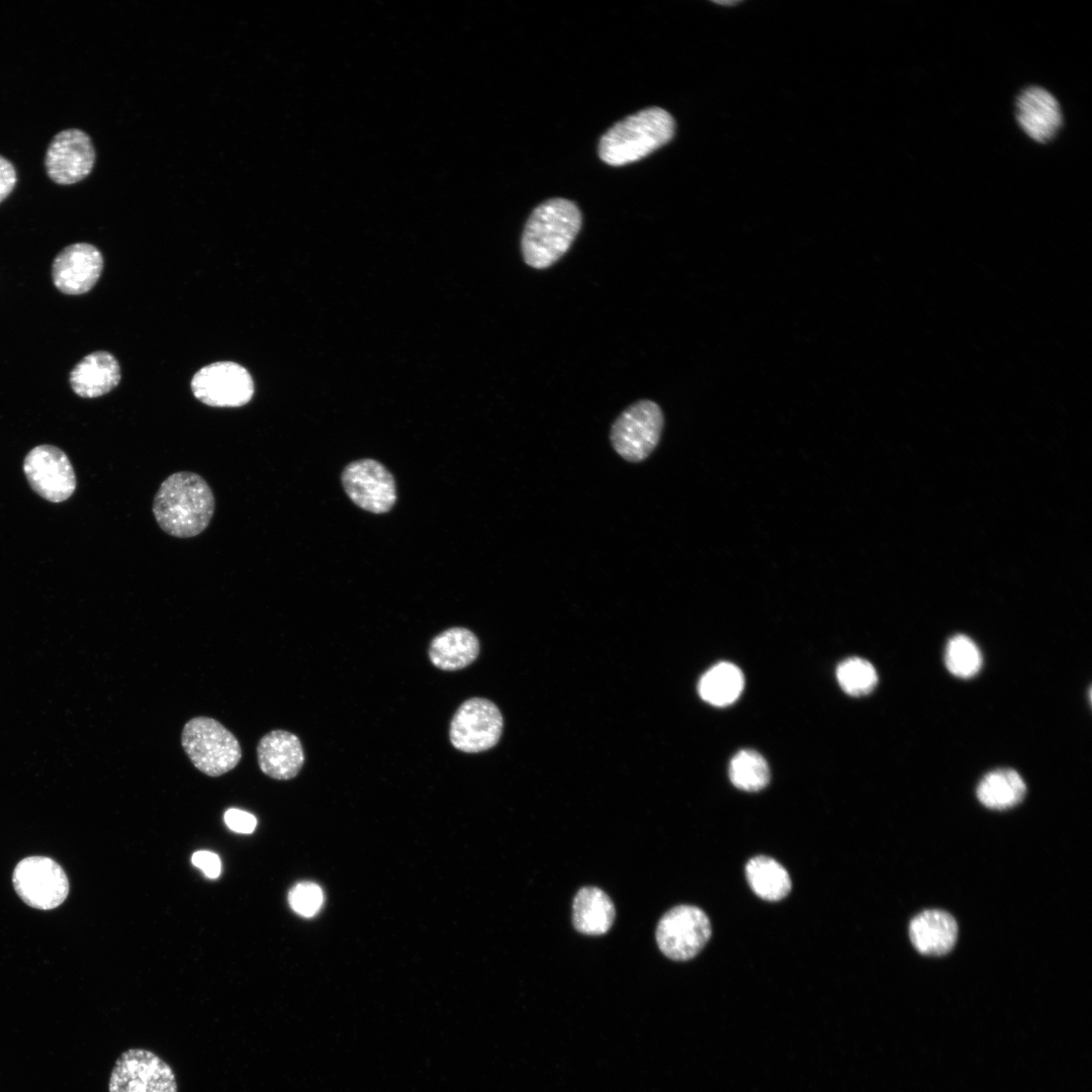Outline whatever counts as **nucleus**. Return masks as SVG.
<instances>
[{"mask_svg": "<svg viewBox=\"0 0 1092 1092\" xmlns=\"http://www.w3.org/2000/svg\"><path fill=\"white\" fill-rule=\"evenodd\" d=\"M215 498L207 481L192 471L169 475L158 488L153 514L159 527L177 538L199 535L209 525Z\"/></svg>", "mask_w": 1092, "mask_h": 1092, "instance_id": "obj_1", "label": "nucleus"}, {"mask_svg": "<svg viewBox=\"0 0 1092 1092\" xmlns=\"http://www.w3.org/2000/svg\"><path fill=\"white\" fill-rule=\"evenodd\" d=\"M581 226V214L575 203L552 198L539 204L530 214L522 235L524 261L543 269L558 261L569 249Z\"/></svg>", "mask_w": 1092, "mask_h": 1092, "instance_id": "obj_2", "label": "nucleus"}, {"mask_svg": "<svg viewBox=\"0 0 1092 1092\" xmlns=\"http://www.w3.org/2000/svg\"><path fill=\"white\" fill-rule=\"evenodd\" d=\"M674 133L672 116L649 107L615 123L601 138L600 158L611 166L638 161L668 143Z\"/></svg>", "mask_w": 1092, "mask_h": 1092, "instance_id": "obj_3", "label": "nucleus"}, {"mask_svg": "<svg viewBox=\"0 0 1092 1092\" xmlns=\"http://www.w3.org/2000/svg\"><path fill=\"white\" fill-rule=\"evenodd\" d=\"M181 744L192 764L209 777H219L237 766L242 748L237 737L217 720L199 716L183 727Z\"/></svg>", "mask_w": 1092, "mask_h": 1092, "instance_id": "obj_4", "label": "nucleus"}, {"mask_svg": "<svg viewBox=\"0 0 1092 1092\" xmlns=\"http://www.w3.org/2000/svg\"><path fill=\"white\" fill-rule=\"evenodd\" d=\"M663 415L657 403L643 399L627 407L614 422L611 442L616 452L631 462L650 455L659 442Z\"/></svg>", "mask_w": 1092, "mask_h": 1092, "instance_id": "obj_5", "label": "nucleus"}, {"mask_svg": "<svg viewBox=\"0 0 1092 1092\" xmlns=\"http://www.w3.org/2000/svg\"><path fill=\"white\" fill-rule=\"evenodd\" d=\"M12 884L26 905L39 910L57 908L69 894L65 871L48 856L34 855L21 859L13 870Z\"/></svg>", "mask_w": 1092, "mask_h": 1092, "instance_id": "obj_6", "label": "nucleus"}, {"mask_svg": "<svg viewBox=\"0 0 1092 1092\" xmlns=\"http://www.w3.org/2000/svg\"><path fill=\"white\" fill-rule=\"evenodd\" d=\"M109 1092H178L175 1073L162 1058L146 1049H129L116 1060Z\"/></svg>", "mask_w": 1092, "mask_h": 1092, "instance_id": "obj_7", "label": "nucleus"}, {"mask_svg": "<svg viewBox=\"0 0 1092 1092\" xmlns=\"http://www.w3.org/2000/svg\"><path fill=\"white\" fill-rule=\"evenodd\" d=\"M711 923L706 913L691 905L669 909L656 927V942L661 952L673 961L696 957L711 936Z\"/></svg>", "mask_w": 1092, "mask_h": 1092, "instance_id": "obj_8", "label": "nucleus"}, {"mask_svg": "<svg viewBox=\"0 0 1092 1092\" xmlns=\"http://www.w3.org/2000/svg\"><path fill=\"white\" fill-rule=\"evenodd\" d=\"M503 716L491 701L471 698L456 710L450 723L449 738L458 750L467 753L493 747L503 732Z\"/></svg>", "mask_w": 1092, "mask_h": 1092, "instance_id": "obj_9", "label": "nucleus"}, {"mask_svg": "<svg viewBox=\"0 0 1092 1092\" xmlns=\"http://www.w3.org/2000/svg\"><path fill=\"white\" fill-rule=\"evenodd\" d=\"M190 385L198 400L215 407L243 406L254 394V382L248 370L231 361L214 362L202 367L195 373Z\"/></svg>", "mask_w": 1092, "mask_h": 1092, "instance_id": "obj_10", "label": "nucleus"}, {"mask_svg": "<svg viewBox=\"0 0 1092 1092\" xmlns=\"http://www.w3.org/2000/svg\"><path fill=\"white\" fill-rule=\"evenodd\" d=\"M23 472L31 489L51 503H62L76 490L77 479L68 455L59 447L42 444L23 460Z\"/></svg>", "mask_w": 1092, "mask_h": 1092, "instance_id": "obj_11", "label": "nucleus"}, {"mask_svg": "<svg viewBox=\"0 0 1092 1092\" xmlns=\"http://www.w3.org/2000/svg\"><path fill=\"white\" fill-rule=\"evenodd\" d=\"M341 480L349 498L364 511L384 514L396 502L393 475L374 459L349 463L342 472Z\"/></svg>", "mask_w": 1092, "mask_h": 1092, "instance_id": "obj_12", "label": "nucleus"}, {"mask_svg": "<svg viewBox=\"0 0 1092 1092\" xmlns=\"http://www.w3.org/2000/svg\"><path fill=\"white\" fill-rule=\"evenodd\" d=\"M95 163V150L89 135L78 128L64 129L51 141L44 158L48 176L60 185L75 184L86 178Z\"/></svg>", "mask_w": 1092, "mask_h": 1092, "instance_id": "obj_13", "label": "nucleus"}, {"mask_svg": "<svg viewBox=\"0 0 1092 1092\" xmlns=\"http://www.w3.org/2000/svg\"><path fill=\"white\" fill-rule=\"evenodd\" d=\"M103 269L100 251L88 243H76L64 248L55 258L52 278L55 286L68 295L89 291Z\"/></svg>", "mask_w": 1092, "mask_h": 1092, "instance_id": "obj_14", "label": "nucleus"}, {"mask_svg": "<svg viewBox=\"0 0 1092 1092\" xmlns=\"http://www.w3.org/2000/svg\"><path fill=\"white\" fill-rule=\"evenodd\" d=\"M1015 117L1020 128L1039 144L1056 138L1063 124L1059 101L1039 86H1028L1020 91L1015 100Z\"/></svg>", "mask_w": 1092, "mask_h": 1092, "instance_id": "obj_15", "label": "nucleus"}, {"mask_svg": "<svg viewBox=\"0 0 1092 1092\" xmlns=\"http://www.w3.org/2000/svg\"><path fill=\"white\" fill-rule=\"evenodd\" d=\"M257 759L263 774L274 780L287 781L300 771L304 763V752L295 734L276 729L259 740Z\"/></svg>", "mask_w": 1092, "mask_h": 1092, "instance_id": "obj_16", "label": "nucleus"}, {"mask_svg": "<svg viewBox=\"0 0 1092 1092\" xmlns=\"http://www.w3.org/2000/svg\"><path fill=\"white\" fill-rule=\"evenodd\" d=\"M120 381V367L112 354L96 351L85 356L71 371L73 391L85 398L104 395Z\"/></svg>", "mask_w": 1092, "mask_h": 1092, "instance_id": "obj_17", "label": "nucleus"}, {"mask_svg": "<svg viewBox=\"0 0 1092 1092\" xmlns=\"http://www.w3.org/2000/svg\"><path fill=\"white\" fill-rule=\"evenodd\" d=\"M909 936L920 953L942 956L949 952L956 944L958 924L945 911L925 910L911 920Z\"/></svg>", "mask_w": 1092, "mask_h": 1092, "instance_id": "obj_18", "label": "nucleus"}, {"mask_svg": "<svg viewBox=\"0 0 1092 1092\" xmlns=\"http://www.w3.org/2000/svg\"><path fill=\"white\" fill-rule=\"evenodd\" d=\"M479 641L463 627L449 628L435 636L429 646V658L438 668L447 671L462 669L478 656Z\"/></svg>", "mask_w": 1092, "mask_h": 1092, "instance_id": "obj_19", "label": "nucleus"}, {"mask_svg": "<svg viewBox=\"0 0 1092 1092\" xmlns=\"http://www.w3.org/2000/svg\"><path fill=\"white\" fill-rule=\"evenodd\" d=\"M615 916L613 901L598 887H583L573 898L572 923L582 934H605L612 927Z\"/></svg>", "mask_w": 1092, "mask_h": 1092, "instance_id": "obj_20", "label": "nucleus"}, {"mask_svg": "<svg viewBox=\"0 0 1092 1092\" xmlns=\"http://www.w3.org/2000/svg\"><path fill=\"white\" fill-rule=\"evenodd\" d=\"M1026 795L1021 776L1011 768L988 772L979 783L977 797L987 808L1006 810L1018 805Z\"/></svg>", "mask_w": 1092, "mask_h": 1092, "instance_id": "obj_21", "label": "nucleus"}, {"mask_svg": "<svg viewBox=\"0 0 1092 1092\" xmlns=\"http://www.w3.org/2000/svg\"><path fill=\"white\" fill-rule=\"evenodd\" d=\"M744 688L742 671L733 663L719 662L700 678L698 692L707 703L724 707L734 703Z\"/></svg>", "mask_w": 1092, "mask_h": 1092, "instance_id": "obj_22", "label": "nucleus"}, {"mask_svg": "<svg viewBox=\"0 0 1092 1092\" xmlns=\"http://www.w3.org/2000/svg\"><path fill=\"white\" fill-rule=\"evenodd\" d=\"M745 875L753 892L768 901L785 898L791 891L792 883L786 869L768 856H755L748 860Z\"/></svg>", "mask_w": 1092, "mask_h": 1092, "instance_id": "obj_23", "label": "nucleus"}, {"mask_svg": "<svg viewBox=\"0 0 1092 1092\" xmlns=\"http://www.w3.org/2000/svg\"><path fill=\"white\" fill-rule=\"evenodd\" d=\"M729 779L746 792L762 790L769 782V768L761 754L752 749L738 751L729 763Z\"/></svg>", "mask_w": 1092, "mask_h": 1092, "instance_id": "obj_24", "label": "nucleus"}, {"mask_svg": "<svg viewBox=\"0 0 1092 1092\" xmlns=\"http://www.w3.org/2000/svg\"><path fill=\"white\" fill-rule=\"evenodd\" d=\"M836 677L841 689L853 697L870 694L878 682V674L873 664L860 657H849L841 661L836 668Z\"/></svg>", "mask_w": 1092, "mask_h": 1092, "instance_id": "obj_25", "label": "nucleus"}, {"mask_svg": "<svg viewBox=\"0 0 1092 1092\" xmlns=\"http://www.w3.org/2000/svg\"><path fill=\"white\" fill-rule=\"evenodd\" d=\"M945 665L950 673L961 678H970L978 673L982 665V655L976 643L966 635L959 634L947 642Z\"/></svg>", "mask_w": 1092, "mask_h": 1092, "instance_id": "obj_26", "label": "nucleus"}, {"mask_svg": "<svg viewBox=\"0 0 1092 1092\" xmlns=\"http://www.w3.org/2000/svg\"><path fill=\"white\" fill-rule=\"evenodd\" d=\"M288 901L294 912L303 917H311L320 911L324 903V894L316 884L302 882L290 890Z\"/></svg>", "mask_w": 1092, "mask_h": 1092, "instance_id": "obj_27", "label": "nucleus"}, {"mask_svg": "<svg viewBox=\"0 0 1092 1092\" xmlns=\"http://www.w3.org/2000/svg\"><path fill=\"white\" fill-rule=\"evenodd\" d=\"M224 822L231 830L244 834L252 833L257 825L254 815L236 808L224 813Z\"/></svg>", "mask_w": 1092, "mask_h": 1092, "instance_id": "obj_28", "label": "nucleus"}, {"mask_svg": "<svg viewBox=\"0 0 1092 1092\" xmlns=\"http://www.w3.org/2000/svg\"><path fill=\"white\" fill-rule=\"evenodd\" d=\"M192 863L200 869L207 878L215 879L220 874V859L217 854L199 850L192 855Z\"/></svg>", "mask_w": 1092, "mask_h": 1092, "instance_id": "obj_29", "label": "nucleus"}, {"mask_svg": "<svg viewBox=\"0 0 1092 1092\" xmlns=\"http://www.w3.org/2000/svg\"><path fill=\"white\" fill-rule=\"evenodd\" d=\"M17 181L13 164L0 156V203L8 197Z\"/></svg>", "mask_w": 1092, "mask_h": 1092, "instance_id": "obj_30", "label": "nucleus"}, {"mask_svg": "<svg viewBox=\"0 0 1092 1092\" xmlns=\"http://www.w3.org/2000/svg\"><path fill=\"white\" fill-rule=\"evenodd\" d=\"M715 3L721 5H735L737 4V1H716Z\"/></svg>", "mask_w": 1092, "mask_h": 1092, "instance_id": "obj_31", "label": "nucleus"}]
</instances>
